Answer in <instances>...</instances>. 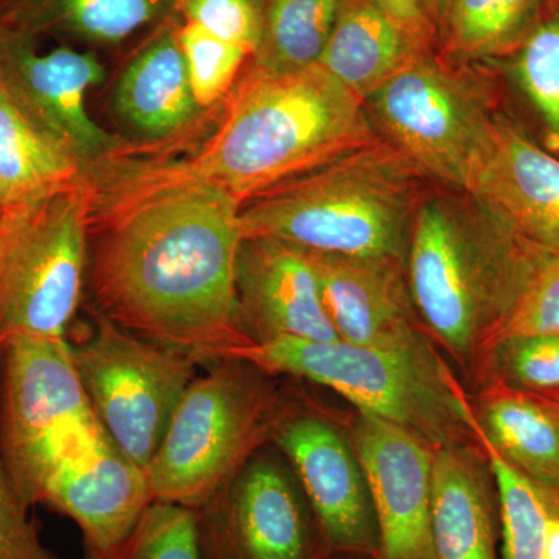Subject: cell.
I'll use <instances>...</instances> for the list:
<instances>
[{"label":"cell","instance_id":"obj_1","mask_svg":"<svg viewBox=\"0 0 559 559\" xmlns=\"http://www.w3.org/2000/svg\"><path fill=\"white\" fill-rule=\"evenodd\" d=\"M241 202L194 180L154 176L108 221L92 253L98 312L202 364L237 358Z\"/></svg>","mask_w":559,"mask_h":559},{"label":"cell","instance_id":"obj_2","mask_svg":"<svg viewBox=\"0 0 559 559\" xmlns=\"http://www.w3.org/2000/svg\"><path fill=\"white\" fill-rule=\"evenodd\" d=\"M374 140L364 102L319 64L280 73L253 68L207 145L162 176L207 183L242 202Z\"/></svg>","mask_w":559,"mask_h":559},{"label":"cell","instance_id":"obj_3","mask_svg":"<svg viewBox=\"0 0 559 559\" xmlns=\"http://www.w3.org/2000/svg\"><path fill=\"white\" fill-rule=\"evenodd\" d=\"M409 234L412 305L433 336L466 360L485 353L550 253L476 202L451 198L419 202Z\"/></svg>","mask_w":559,"mask_h":559},{"label":"cell","instance_id":"obj_4","mask_svg":"<svg viewBox=\"0 0 559 559\" xmlns=\"http://www.w3.org/2000/svg\"><path fill=\"white\" fill-rule=\"evenodd\" d=\"M418 176L392 143L374 140L261 194L241 210L242 237L331 255L400 259L419 204Z\"/></svg>","mask_w":559,"mask_h":559},{"label":"cell","instance_id":"obj_5","mask_svg":"<svg viewBox=\"0 0 559 559\" xmlns=\"http://www.w3.org/2000/svg\"><path fill=\"white\" fill-rule=\"evenodd\" d=\"M261 371L318 382L362 414L417 433L433 448L457 444L466 401L430 347H366L342 340L253 342L237 358Z\"/></svg>","mask_w":559,"mask_h":559},{"label":"cell","instance_id":"obj_6","mask_svg":"<svg viewBox=\"0 0 559 559\" xmlns=\"http://www.w3.org/2000/svg\"><path fill=\"white\" fill-rule=\"evenodd\" d=\"M257 373L248 360L221 359L191 382L145 469L153 502L201 509L252 457L277 419Z\"/></svg>","mask_w":559,"mask_h":559},{"label":"cell","instance_id":"obj_7","mask_svg":"<svg viewBox=\"0 0 559 559\" xmlns=\"http://www.w3.org/2000/svg\"><path fill=\"white\" fill-rule=\"evenodd\" d=\"M0 459L32 509L55 469L105 430L81 384L68 337H14L0 345Z\"/></svg>","mask_w":559,"mask_h":559},{"label":"cell","instance_id":"obj_8","mask_svg":"<svg viewBox=\"0 0 559 559\" xmlns=\"http://www.w3.org/2000/svg\"><path fill=\"white\" fill-rule=\"evenodd\" d=\"M90 213L75 182L0 219V345L68 337L86 274Z\"/></svg>","mask_w":559,"mask_h":559},{"label":"cell","instance_id":"obj_9","mask_svg":"<svg viewBox=\"0 0 559 559\" xmlns=\"http://www.w3.org/2000/svg\"><path fill=\"white\" fill-rule=\"evenodd\" d=\"M70 352L106 436L131 462L148 468L200 364L98 311L90 336L70 344Z\"/></svg>","mask_w":559,"mask_h":559},{"label":"cell","instance_id":"obj_10","mask_svg":"<svg viewBox=\"0 0 559 559\" xmlns=\"http://www.w3.org/2000/svg\"><path fill=\"white\" fill-rule=\"evenodd\" d=\"M369 100L388 142L419 175L463 190L492 119L465 81L423 51Z\"/></svg>","mask_w":559,"mask_h":559},{"label":"cell","instance_id":"obj_11","mask_svg":"<svg viewBox=\"0 0 559 559\" xmlns=\"http://www.w3.org/2000/svg\"><path fill=\"white\" fill-rule=\"evenodd\" d=\"M310 510L278 459L253 454L198 509L205 559H312Z\"/></svg>","mask_w":559,"mask_h":559},{"label":"cell","instance_id":"obj_12","mask_svg":"<svg viewBox=\"0 0 559 559\" xmlns=\"http://www.w3.org/2000/svg\"><path fill=\"white\" fill-rule=\"evenodd\" d=\"M103 79L105 69L87 51H39L33 39L0 32V80L32 123L81 168L116 148L87 112V92Z\"/></svg>","mask_w":559,"mask_h":559},{"label":"cell","instance_id":"obj_13","mask_svg":"<svg viewBox=\"0 0 559 559\" xmlns=\"http://www.w3.org/2000/svg\"><path fill=\"white\" fill-rule=\"evenodd\" d=\"M271 439L297 474L312 518L331 549H380L366 476L355 448L325 418L311 414L275 419Z\"/></svg>","mask_w":559,"mask_h":559},{"label":"cell","instance_id":"obj_14","mask_svg":"<svg viewBox=\"0 0 559 559\" xmlns=\"http://www.w3.org/2000/svg\"><path fill=\"white\" fill-rule=\"evenodd\" d=\"M380 533L382 559H433L430 543L436 448L417 433L362 414L353 429Z\"/></svg>","mask_w":559,"mask_h":559},{"label":"cell","instance_id":"obj_15","mask_svg":"<svg viewBox=\"0 0 559 559\" xmlns=\"http://www.w3.org/2000/svg\"><path fill=\"white\" fill-rule=\"evenodd\" d=\"M463 191L520 237L559 253V159L509 121H489Z\"/></svg>","mask_w":559,"mask_h":559},{"label":"cell","instance_id":"obj_16","mask_svg":"<svg viewBox=\"0 0 559 559\" xmlns=\"http://www.w3.org/2000/svg\"><path fill=\"white\" fill-rule=\"evenodd\" d=\"M237 293L242 325L253 342L340 340L304 249L271 238H245Z\"/></svg>","mask_w":559,"mask_h":559},{"label":"cell","instance_id":"obj_17","mask_svg":"<svg viewBox=\"0 0 559 559\" xmlns=\"http://www.w3.org/2000/svg\"><path fill=\"white\" fill-rule=\"evenodd\" d=\"M39 503L75 522L84 550L106 559L130 535L153 496L145 469L103 433L86 451L55 469Z\"/></svg>","mask_w":559,"mask_h":559},{"label":"cell","instance_id":"obj_18","mask_svg":"<svg viewBox=\"0 0 559 559\" xmlns=\"http://www.w3.org/2000/svg\"><path fill=\"white\" fill-rule=\"evenodd\" d=\"M340 340L366 347H429L412 322L400 259H358L305 250Z\"/></svg>","mask_w":559,"mask_h":559},{"label":"cell","instance_id":"obj_19","mask_svg":"<svg viewBox=\"0 0 559 559\" xmlns=\"http://www.w3.org/2000/svg\"><path fill=\"white\" fill-rule=\"evenodd\" d=\"M430 50L371 0H342L336 24L318 64L360 100Z\"/></svg>","mask_w":559,"mask_h":559},{"label":"cell","instance_id":"obj_20","mask_svg":"<svg viewBox=\"0 0 559 559\" xmlns=\"http://www.w3.org/2000/svg\"><path fill=\"white\" fill-rule=\"evenodd\" d=\"M430 543L433 559H498L487 477L460 443L436 448Z\"/></svg>","mask_w":559,"mask_h":559},{"label":"cell","instance_id":"obj_21","mask_svg":"<svg viewBox=\"0 0 559 559\" xmlns=\"http://www.w3.org/2000/svg\"><path fill=\"white\" fill-rule=\"evenodd\" d=\"M481 432L559 513V403L495 380L474 412Z\"/></svg>","mask_w":559,"mask_h":559},{"label":"cell","instance_id":"obj_22","mask_svg":"<svg viewBox=\"0 0 559 559\" xmlns=\"http://www.w3.org/2000/svg\"><path fill=\"white\" fill-rule=\"evenodd\" d=\"M116 108L140 135L164 139L186 128L194 102L178 32L165 31L127 66L117 84Z\"/></svg>","mask_w":559,"mask_h":559},{"label":"cell","instance_id":"obj_23","mask_svg":"<svg viewBox=\"0 0 559 559\" xmlns=\"http://www.w3.org/2000/svg\"><path fill=\"white\" fill-rule=\"evenodd\" d=\"M81 167L32 123L0 80V219L79 182Z\"/></svg>","mask_w":559,"mask_h":559},{"label":"cell","instance_id":"obj_24","mask_svg":"<svg viewBox=\"0 0 559 559\" xmlns=\"http://www.w3.org/2000/svg\"><path fill=\"white\" fill-rule=\"evenodd\" d=\"M176 0H0V32L35 39L68 32L114 44L157 20Z\"/></svg>","mask_w":559,"mask_h":559},{"label":"cell","instance_id":"obj_25","mask_svg":"<svg viewBox=\"0 0 559 559\" xmlns=\"http://www.w3.org/2000/svg\"><path fill=\"white\" fill-rule=\"evenodd\" d=\"M547 0H440L437 40L447 57L484 61L516 49Z\"/></svg>","mask_w":559,"mask_h":559},{"label":"cell","instance_id":"obj_26","mask_svg":"<svg viewBox=\"0 0 559 559\" xmlns=\"http://www.w3.org/2000/svg\"><path fill=\"white\" fill-rule=\"evenodd\" d=\"M342 0H267L255 69L294 72L318 64Z\"/></svg>","mask_w":559,"mask_h":559},{"label":"cell","instance_id":"obj_27","mask_svg":"<svg viewBox=\"0 0 559 559\" xmlns=\"http://www.w3.org/2000/svg\"><path fill=\"white\" fill-rule=\"evenodd\" d=\"M463 415L468 430L479 441L498 487L503 559H544L547 524L554 513L549 500L492 447L468 403Z\"/></svg>","mask_w":559,"mask_h":559},{"label":"cell","instance_id":"obj_28","mask_svg":"<svg viewBox=\"0 0 559 559\" xmlns=\"http://www.w3.org/2000/svg\"><path fill=\"white\" fill-rule=\"evenodd\" d=\"M514 55V75L559 148V0H547Z\"/></svg>","mask_w":559,"mask_h":559},{"label":"cell","instance_id":"obj_29","mask_svg":"<svg viewBox=\"0 0 559 559\" xmlns=\"http://www.w3.org/2000/svg\"><path fill=\"white\" fill-rule=\"evenodd\" d=\"M106 559H205L200 513L178 503L153 502Z\"/></svg>","mask_w":559,"mask_h":559},{"label":"cell","instance_id":"obj_30","mask_svg":"<svg viewBox=\"0 0 559 559\" xmlns=\"http://www.w3.org/2000/svg\"><path fill=\"white\" fill-rule=\"evenodd\" d=\"M495 380L530 395L559 403V336L507 337L488 349Z\"/></svg>","mask_w":559,"mask_h":559},{"label":"cell","instance_id":"obj_31","mask_svg":"<svg viewBox=\"0 0 559 559\" xmlns=\"http://www.w3.org/2000/svg\"><path fill=\"white\" fill-rule=\"evenodd\" d=\"M178 38L194 102L200 108L216 105L229 94L249 51L189 22L178 31Z\"/></svg>","mask_w":559,"mask_h":559},{"label":"cell","instance_id":"obj_32","mask_svg":"<svg viewBox=\"0 0 559 559\" xmlns=\"http://www.w3.org/2000/svg\"><path fill=\"white\" fill-rule=\"evenodd\" d=\"M525 334L559 336V253L550 252L540 263L514 310L492 334L485 353L499 341Z\"/></svg>","mask_w":559,"mask_h":559},{"label":"cell","instance_id":"obj_33","mask_svg":"<svg viewBox=\"0 0 559 559\" xmlns=\"http://www.w3.org/2000/svg\"><path fill=\"white\" fill-rule=\"evenodd\" d=\"M189 24L200 25L216 38L255 55L263 11L255 0H176Z\"/></svg>","mask_w":559,"mask_h":559},{"label":"cell","instance_id":"obj_34","mask_svg":"<svg viewBox=\"0 0 559 559\" xmlns=\"http://www.w3.org/2000/svg\"><path fill=\"white\" fill-rule=\"evenodd\" d=\"M0 559H60L46 547L31 507L14 488L0 459Z\"/></svg>","mask_w":559,"mask_h":559},{"label":"cell","instance_id":"obj_35","mask_svg":"<svg viewBox=\"0 0 559 559\" xmlns=\"http://www.w3.org/2000/svg\"><path fill=\"white\" fill-rule=\"evenodd\" d=\"M381 10L432 47L437 40V14L440 0H371Z\"/></svg>","mask_w":559,"mask_h":559},{"label":"cell","instance_id":"obj_36","mask_svg":"<svg viewBox=\"0 0 559 559\" xmlns=\"http://www.w3.org/2000/svg\"><path fill=\"white\" fill-rule=\"evenodd\" d=\"M544 559H559V513H551L547 524L546 547H544Z\"/></svg>","mask_w":559,"mask_h":559},{"label":"cell","instance_id":"obj_37","mask_svg":"<svg viewBox=\"0 0 559 559\" xmlns=\"http://www.w3.org/2000/svg\"><path fill=\"white\" fill-rule=\"evenodd\" d=\"M84 559H98L97 557H95L94 554H92V551L90 550H84Z\"/></svg>","mask_w":559,"mask_h":559}]
</instances>
